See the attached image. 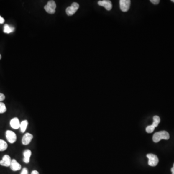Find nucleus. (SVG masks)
<instances>
[{
	"mask_svg": "<svg viewBox=\"0 0 174 174\" xmlns=\"http://www.w3.org/2000/svg\"><path fill=\"white\" fill-rule=\"evenodd\" d=\"M170 138V135L168 132L165 131H162L157 132L154 134L153 136V141L155 143L159 142L162 139L165 140H168Z\"/></svg>",
	"mask_w": 174,
	"mask_h": 174,
	"instance_id": "obj_1",
	"label": "nucleus"
},
{
	"mask_svg": "<svg viewBox=\"0 0 174 174\" xmlns=\"http://www.w3.org/2000/svg\"><path fill=\"white\" fill-rule=\"evenodd\" d=\"M56 8V4L55 1H50L47 2V4L45 6L44 9L46 12L50 14H53L55 13Z\"/></svg>",
	"mask_w": 174,
	"mask_h": 174,
	"instance_id": "obj_2",
	"label": "nucleus"
},
{
	"mask_svg": "<svg viewBox=\"0 0 174 174\" xmlns=\"http://www.w3.org/2000/svg\"><path fill=\"white\" fill-rule=\"evenodd\" d=\"M79 7V5L77 3H73L71 6L68 7L66 9V13L68 16H72L75 13L76 11H78Z\"/></svg>",
	"mask_w": 174,
	"mask_h": 174,
	"instance_id": "obj_3",
	"label": "nucleus"
},
{
	"mask_svg": "<svg viewBox=\"0 0 174 174\" xmlns=\"http://www.w3.org/2000/svg\"><path fill=\"white\" fill-rule=\"evenodd\" d=\"M6 136L7 140L10 143L13 144L16 141V134L14 132L10 130H7L6 131Z\"/></svg>",
	"mask_w": 174,
	"mask_h": 174,
	"instance_id": "obj_4",
	"label": "nucleus"
},
{
	"mask_svg": "<svg viewBox=\"0 0 174 174\" xmlns=\"http://www.w3.org/2000/svg\"><path fill=\"white\" fill-rule=\"evenodd\" d=\"M147 158H149V165L151 166H155L158 165L159 162V159L158 157L153 154H147Z\"/></svg>",
	"mask_w": 174,
	"mask_h": 174,
	"instance_id": "obj_5",
	"label": "nucleus"
},
{
	"mask_svg": "<svg viewBox=\"0 0 174 174\" xmlns=\"http://www.w3.org/2000/svg\"><path fill=\"white\" fill-rule=\"evenodd\" d=\"M131 1L130 0H121L119 1V6L121 10L123 12H127L130 8Z\"/></svg>",
	"mask_w": 174,
	"mask_h": 174,
	"instance_id": "obj_6",
	"label": "nucleus"
},
{
	"mask_svg": "<svg viewBox=\"0 0 174 174\" xmlns=\"http://www.w3.org/2000/svg\"><path fill=\"white\" fill-rule=\"evenodd\" d=\"M98 4L99 6L104 7V8L108 11H110V10L112 8V3L109 0L99 1H98Z\"/></svg>",
	"mask_w": 174,
	"mask_h": 174,
	"instance_id": "obj_7",
	"label": "nucleus"
},
{
	"mask_svg": "<svg viewBox=\"0 0 174 174\" xmlns=\"http://www.w3.org/2000/svg\"><path fill=\"white\" fill-rule=\"evenodd\" d=\"M11 158L8 155H4L3 156L2 160L0 161V165L1 166L9 167L11 164Z\"/></svg>",
	"mask_w": 174,
	"mask_h": 174,
	"instance_id": "obj_8",
	"label": "nucleus"
},
{
	"mask_svg": "<svg viewBox=\"0 0 174 174\" xmlns=\"http://www.w3.org/2000/svg\"><path fill=\"white\" fill-rule=\"evenodd\" d=\"M34 137L31 134L26 133L22 138V143L24 145H28L31 143Z\"/></svg>",
	"mask_w": 174,
	"mask_h": 174,
	"instance_id": "obj_9",
	"label": "nucleus"
},
{
	"mask_svg": "<svg viewBox=\"0 0 174 174\" xmlns=\"http://www.w3.org/2000/svg\"><path fill=\"white\" fill-rule=\"evenodd\" d=\"M10 167L11 170L13 171H17L22 169V165L19 163H18L17 161L15 159H12L11 160Z\"/></svg>",
	"mask_w": 174,
	"mask_h": 174,
	"instance_id": "obj_10",
	"label": "nucleus"
},
{
	"mask_svg": "<svg viewBox=\"0 0 174 174\" xmlns=\"http://www.w3.org/2000/svg\"><path fill=\"white\" fill-rule=\"evenodd\" d=\"M10 125L14 129H18L20 128V122L17 118H14L10 122Z\"/></svg>",
	"mask_w": 174,
	"mask_h": 174,
	"instance_id": "obj_11",
	"label": "nucleus"
},
{
	"mask_svg": "<svg viewBox=\"0 0 174 174\" xmlns=\"http://www.w3.org/2000/svg\"><path fill=\"white\" fill-rule=\"evenodd\" d=\"M32 155V151L29 149L26 150L23 152V162L26 163H29V162L30 157Z\"/></svg>",
	"mask_w": 174,
	"mask_h": 174,
	"instance_id": "obj_12",
	"label": "nucleus"
},
{
	"mask_svg": "<svg viewBox=\"0 0 174 174\" xmlns=\"http://www.w3.org/2000/svg\"><path fill=\"white\" fill-rule=\"evenodd\" d=\"M28 125V122L27 120H24L20 122V131L22 133H24L26 131Z\"/></svg>",
	"mask_w": 174,
	"mask_h": 174,
	"instance_id": "obj_13",
	"label": "nucleus"
},
{
	"mask_svg": "<svg viewBox=\"0 0 174 174\" xmlns=\"http://www.w3.org/2000/svg\"><path fill=\"white\" fill-rule=\"evenodd\" d=\"M8 147V145L6 142L2 139H0V151L6 150Z\"/></svg>",
	"mask_w": 174,
	"mask_h": 174,
	"instance_id": "obj_14",
	"label": "nucleus"
},
{
	"mask_svg": "<svg viewBox=\"0 0 174 174\" xmlns=\"http://www.w3.org/2000/svg\"><path fill=\"white\" fill-rule=\"evenodd\" d=\"M153 119V122L152 124L151 125V126L155 128L159 124L161 119H160L159 116H154Z\"/></svg>",
	"mask_w": 174,
	"mask_h": 174,
	"instance_id": "obj_15",
	"label": "nucleus"
},
{
	"mask_svg": "<svg viewBox=\"0 0 174 174\" xmlns=\"http://www.w3.org/2000/svg\"><path fill=\"white\" fill-rule=\"evenodd\" d=\"M14 31V28L13 27H11L8 25L7 24L4 25V32L6 34H9L11 32H13Z\"/></svg>",
	"mask_w": 174,
	"mask_h": 174,
	"instance_id": "obj_16",
	"label": "nucleus"
},
{
	"mask_svg": "<svg viewBox=\"0 0 174 174\" xmlns=\"http://www.w3.org/2000/svg\"><path fill=\"white\" fill-rule=\"evenodd\" d=\"M7 109L6 107V104L4 103L0 102V114H3L6 112V111Z\"/></svg>",
	"mask_w": 174,
	"mask_h": 174,
	"instance_id": "obj_17",
	"label": "nucleus"
},
{
	"mask_svg": "<svg viewBox=\"0 0 174 174\" xmlns=\"http://www.w3.org/2000/svg\"><path fill=\"white\" fill-rule=\"evenodd\" d=\"M154 129H155V128L153 127L151 125H150V126H147L146 128V132L147 133L150 134V133H152L154 131Z\"/></svg>",
	"mask_w": 174,
	"mask_h": 174,
	"instance_id": "obj_18",
	"label": "nucleus"
},
{
	"mask_svg": "<svg viewBox=\"0 0 174 174\" xmlns=\"http://www.w3.org/2000/svg\"><path fill=\"white\" fill-rule=\"evenodd\" d=\"M20 174H29L28 170L27 168H24L22 169Z\"/></svg>",
	"mask_w": 174,
	"mask_h": 174,
	"instance_id": "obj_19",
	"label": "nucleus"
},
{
	"mask_svg": "<svg viewBox=\"0 0 174 174\" xmlns=\"http://www.w3.org/2000/svg\"><path fill=\"white\" fill-rule=\"evenodd\" d=\"M5 98H6L5 95L4 94L0 93V102H1L3 101L4 100Z\"/></svg>",
	"mask_w": 174,
	"mask_h": 174,
	"instance_id": "obj_20",
	"label": "nucleus"
},
{
	"mask_svg": "<svg viewBox=\"0 0 174 174\" xmlns=\"http://www.w3.org/2000/svg\"><path fill=\"white\" fill-rule=\"evenodd\" d=\"M150 1L151 3H152L153 4L157 5V4H159L160 1L159 0H150Z\"/></svg>",
	"mask_w": 174,
	"mask_h": 174,
	"instance_id": "obj_21",
	"label": "nucleus"
},
{
	"mask_svg": "<svg viewBox=\"0 0 174 174\" xmlns=\"http://www.w3.org/2000/svg\"><path fill=\"white\" fill-rule=\"evenodd\" d=\"M4 22V19L0 16V24H3Z\"/></svg>",
	"mask_w": 174,
	"mask_h": 174,
	"instance_id": "obj_22",
	"label": "nucleus"
},
{
	"mask_svg": "<svg viewBox=\"0 0 174 174\" xmlns=\"http://www.w3.org/2000/svg\"><path fill=\"white\" fill-rule=\"evenodd\" d=\"M31 174H39V172L37 171V170H33L32 172V173H31Z\"/></svg>",
	"mask_w": 174,
	"mask_h": 174,
	"instance_id": "obj_23",
	"label": "nucleus"
},
{
	"mask_svg": "<svg viewBox=\"0 0 174 174\" xmlns=\"http://www.w3.org/2000/svg\"><path fill=\"white\" fill-rule=\"evenodd\" d=\"M171 171L172 172V174H174V165H173V167L171 169Z\"/></svg>",
	"mask_w": 174,
	"mask_h": 174,
	"instance_id": "obj_24",
	"label": "nucleus"
},
{
	"mask_svg": "<svg viewBox=\"0 0 174 174\" xmlns=\"http://www.w3.org/2000/svg\"><path fill=\"white\" fill-rule=\"evenodd\" d=\"M1 54H0V59H1Z\"/></svg>",
	"mask_w": 174,
	"mask_h": 174,
	"instance_id": "obj_25",
	"label": "nucleus"
},
{
	"mask_svg": "<svg viewBox=\"0 0 174 174\" xmlns=\"http://www.w3.org/2000/svg\"><path fill=\"white\" fill-rule=\"evenodd\" d=\"M171 1L174 3V0H172Z\"/></svg>",
	"mask_w": 174,
	"mask_h": 174,
	"instance_id": "obj_26",
	"label": "nucleus"
}]
</instances>
